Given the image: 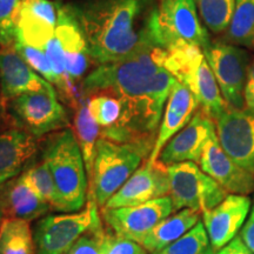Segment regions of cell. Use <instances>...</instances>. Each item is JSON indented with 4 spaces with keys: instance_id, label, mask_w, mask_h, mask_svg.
<instances>
[{
    "instance_id": "obj_1",
    "label": "cell",
    "mask_w": 254,
    "mask_h": 254,
    "mask_svg": "<svg viewBox=\"0 0 254 254\" xmlns=\"http://www.w3.org/2000/svg\"><path fill=\"white\" fill-rule=\"evenodd\" d=\"M158 47H148L120 62L99 65L81 81V95H113L123 105L122 120L101 138L120 142H145L153 136L177 79L160 65Z\"/></svg>"
},
{
    "instance_id": "obj_2",
    "label": "cell",
    "mask_w": 254,
    "mask_h": 254,
    "mask_svg": "<svg viewBox=\"0 0 254 254\" xmlns=\"http://www.w3.org/2000/svg\"><path fill=\"white\" fill-rule=\"evenodd\" d=\"M71 6L91 60L106 65L157 47L151 32V0H82Z\"/></svg>"
},
{
    "instance_id": "obj_3",
    "label": "cell",
    "mask_w": 254,
    "mask_h": 254,
    "mask_svg": "<svg viewBox=\"0 0 254 254\" xmlns=\"http://www.w3.org/2000/svg\"><path fill=\"white\" fill-rule=\"evenodd\" d=\"M159 64L194 94L200 109L217 120L227 109L213 71L199 46L182 44L168 50L157 49Z\"/></svg>"
},
{
    "instance_id": "obj_4",
    "label": "cell",
    "mask_w": 254,
    "mask_h": 254,
    "mask_svg": "<svg viewBox=\"0 0 254 254\" xmlns=\"http://www.w3.org/2000/svg\"><path fill=\"white\" fill-rule=\"evenodd\" d=\"M43 160L49 166L66 212L86 204L88 177L80 147L72 129H63L47 139Z\"/></svg>"
},
{
    "instance_id": "obj_5",
    "label": "cell",
    "mask_w": 254,
    "mask_h": 254,
    "mask_svg": "<svg viewBox=\"0 0 254 254\" xmlns=\"http://www.w3.org/2000/svg\"><path fill=\"white\" fill-rule=\"evenodd\" d=\"M152 148L153 145L145 142L120 144L100 136L90 179V194L99 207H105L107 201L122 189L146 155H150Z\"/></svg>"
},
{
    "instance_id": "obj_6",
    "label": "cell",
    "mask_w": 254,
    "mask_h": 254,
    "mask_svg": "<svg viewBox=\"0 0 254 254\" xmlns=\"http://www.w3.org/2000/svg\"><path fill=\"white\" fill-rule=\"evenodd\" d=\"M194 0H159L151 20L154 45L159 49L190 44L204 50L211 44Z\"/></svg>"
},
{
    "instance_id": "obj_7",
    "label": "cell",
    "mask_w": 254,
    "mask_h": 254,
    "mask_svg": "<svg viewBox=\"0 0 254 254\" xmlns=\"http://www.w3.org/2000/svg\"><path fill=\"white\" fill-rule=\"evenodd\" d=\"M93 196L82 211L50 214L38 221L34 231L36 254H66L79 238L103 226Z\"/></svg>"
},
{
    "instance_id": "obj_8",
    "label": "cell",
    "mask_w": 254,
    "mask_h": 254,
    "mask_svg": "<svg viewBox=\"0 0 254 254\" xmlns=\"http://www.w3.org/2000/svg\"><path fill=\"white\" fill-rule=\"evenodd\" d=\"M166 170L168 196L172 200L174 212L190 208L202 213L215 207L230 194L193 161L168 165Z\"/></svg>"
},
{
    "instance_id": "obj_9",
    "label": "cell",
    "mask_w": 254,
    "mask_h": 254,
    "mask_svg": "<svg viewBox=\"0 0 254 254\" xmlns=\"http://www.w3.org/2000/svg\"><path fill=\"white\" fill-rule=\"evenodd\" d=\"M204 55L226 103L236 109H245V92L250 57L245 49L226 41H211Z\"/></svg>"
},
{
    "instance_id": "obj_10",
    "label": "cell",
    "mask_w": 254,
    "mask_h": 254,
    "mask_svg": "<svg viewBox=\"0 0 254 254\" xmlns=\"http://www.w3.org/2000/svg\"><path fill=\"white\" fill-rule=\"evenodd\" d=\"M7 103L20 128L36 138L69 126L67 113L59 103L57 91L30 92Z\"/></svg>"
},
{
    "instance_id": "obj_11",
    "label": "cell",
    "mask_w": 254,
    "mask_h": 254,
    "mask_svg": "<svg viewBox=\"0 0 254 254\" xmlns=\"http://www.w3.org/2000/svg\"><path fill=\"white\" fill-rule=\"evenodd\" d=\"M174 212L168 195L129 207L101 208L109 231L120 238L141 244L147 234Z\"/></svg>"
},
{
    "instance_id": "obj_12",
    "label": "cell",
    "mask_w": 254,
    "mask_h": 254,
    "mask_svg": "<svg viewBox=\"0 0 254 254\" xmlns=\"http://www.w3.org/2000/svg\"><path fill=\"white\" fill-rule=\"evenodd\" d=\"M214 123L224 151L239 166L254 174V111L228 105Z\"/></svg>"
},
{
    "instance_id": "obj_13",
    "label": "cell",
    "mask_w": 254,
    "mask_h": 254,
    "mask_svg": "<svg viewBox=\"0 0 254 254\" xmlns=\"http://www.w3.org/2000/svg\"><path fill=\"white\" fill-rule=\"evenodd\" d=\"M168 190L170 185L166 166L159 160L154 164L146 160L103 208L140 205L168 195Z\"/></svg>"
},
{
    "instance_id": "obj_14",
    "label": "cell",
    "mask_w": 254,
    "mask_h": 254,
    "mask_svg": "<svg viewBox=\"0 0 254 254\" xmlns=\"http://www.w3.org/2000/svg\"><path fill=\"white\" fill-rule=\"evenodd\" d=\"M251 209L250 196L228 194L220 204L201 213L212 250L219 251L238 236Z\"/></svg>"
},
{
    "instance_id": "obj_15",
    "label": "cell",
    "mask_w": 254,
    "mask_h": 254,
    "mask_svg": "<svg viewBox=\"0 0 254 254\" xmlns=\"http://www.w3.org/2000/svg\"><path fill=\"white\" fill-rule=\"evenodd\" d=\"M199 165L206 174L213 178L230 194L247 195L254 190V174L239 166L224 151L217 131L206 142Z\"/></svg>"
},
{
    "instance_id": "obj_16",
    "label": "cell",
    "mask_w": 254,
    "mask_h": 254,
    "mask_svg": "<svg viewBox=\"0 0 254 254\" xmlns=\"http://www.w3.org/2000/svg\"><path fill=\"white\" fill-rule=\"evenodd\" d=\"M215 131L214 120L200 109L182 131L165 145L158 160L165 166L184 161L199 163L206 142Z\"/></svg>"
},
{
    "instance_id": "obj_17",
    "label": "cell",
    "mask_w": 254,
    "mask_h": 254,
    "mask_svg": "<svg viewBox=\"0 0 254 254\" xmlns=\"http://www.w3.org/2000/svg\"><path fill=\"white\" fill-rule=\"evenodd\" d=\"M56 36L62 47L69 80L75 86L85 78L91 57L80 25L69 5L58 4V24Z\"/></svg>"
},
{
    "instance_id": "obj_18",
    "label": "cell",
    "mask_w": 254,
    "mask_h": 254,
    "mask_svg": "<svg viewBox=\"0 0 254 254\" xmlns=\"http://www.w3.org/2000/svg\"><path fill=\"white\" fill-rule=\"evenodd\" d=\"M198 107L194 94L177 80L168 95L154 146L147 158L151 164L157 163L165 145L190 123Z\"/></svg>"
},
{
    "instance_id": "obj_19",
    "label": "cell",
    "mask_w": 254,
    "mask_h": 254,
    "mask_svg": "<svg viewBox=\"0 0 254 254\" xmlns=\"http://www.w3.org/2000/svg\"><path fill=\"white\" fill-rule=\"evenodd\" d=\"M0 84L5 101L30 92L56 91L55 86L38 74L11 46L0 50Z\"/></svg>"
},
{
    "instance_id": "obj_20",
    "label": "cell",
    "mask_w": 254,
    "mask_h": 254,
    "mask_svg": "<svg viewBox=\"0 0 254 254\" xmlns=\"http://www.w3.org/2000/svg\"><path fill=\"white\" fill-rule=\"evenodd\" d=\"M0 208L5 218H19L27 221L46 214L51 209L34 190L24 173L1 186Z\"/></svg>"
},
{
    "instance_id": "obj_21",
    "label": "cell",
    "mask_w": 254,
    "mask_h": 254,
    "mask_svg": "<svg viewBox=\"0 0 254 254\" xmlns=\"http://www.w3.org/2000/svg\"><path fill=\"white\" fill-rule=\"evenodd\" d=\"M37 139L23 128L0 132V185L17 177L37 153Z\"/></svg>"
},
{
    "instance_id": "obj_22",
    "label": "cell",
    "mask_w": 254,
    "mask_h": 254,
    "mask_svg": "<svg viewBox=\"0 0 254 254\" xmlns=\"http://www.w3.org/2000/svg\"><path fill=\"white\" fill-rule=\"evenodd\" d=\"M200 214L201 213L194 209H180L179 212L159 222L142 240L140 245L150 254L165 249L194 227L200 221Z\"/></svg>"
},
{
    "instance_id": "obj_23",
    "label": "cell",
    "mask_w": 254,
    "mask_h": 254,
    "mask_svg": "<svg viewBox=\"0 0 254 254\" xmlns=\"http://www.w3.org/2000/svg\"><path fill=\"white\" fill-rule=\"evenodd\" d=\"M73 126H74L73 133H74L82 158H84L87 177L88 179H91L95 153H97V144L101 136V128L92 117L90 110H88L86 98H84L82 95L80 101L75 106Z\"/></svg>"
},
{
    "instance_id": "obj_24",
    "label": "cell",
    "mask_w": 254,
    "mask_h": 254,
    "mask_svg": "<svg viewBox=\"0 0 254 254\" xmlns=\"http://www.w3.org/2000/svg\"><path fill=\"white\" fill-rule=\"evenodd\" d=\"M31 221L5 218L0 227V254H36Z\"/></svg>"
},
{
    "instance_id": "obj_25",
    "label": "cell",
    "mask_w": 254,
    "mask_h": 254,
    "mask_svg": "<svg viewBox=\"0 0 254 254\" xmlns=\"http://www.w3.org/2000/svg\"><path fill=\"white\" fill-rule=\"evenodd\" d=\"M225 40L254 50V0H236L233 18Z\"/></svg>"
},
{
    "instance_id": "obj_26",
    "label": "cell",
    "mask_w": 254,
    "mask_h": 254,
    "mask_svg": "<svg viewBox=\"0 0 254 254\" xmlns=\"http://www.w3.org/2000/svg\"><path fill=\"white\" fill-rule=\"evenodd\" d=\"M200 19L213 34L227 31L233 18L236 0H194Z\"/></svg>"
},
{
    "instance_id": "obj_27",
    "label": "cell",
    "mask_w": 254,
    "mask_h": 254,
    "mask_svg": "<svg viewBox=\"0 0 254 254\" xmlns=\"http://www.w3.org/2000/svg\"><path fill=\"white\" fill-rule=\"evenodd\" d=\"M84 98H86L88 110L100 126L101 133L116 128L119 125L123 105L116 97L106 93H95Z\"/></svg>"
},
{
    "instance_id": "obj_28",
    "label": "cell",
    "mask_w": 254,
    "mask_h": 254,
    "mask_svg": "<svg viewBox=\"0 0 254 254\" xmlns=\"http://www.w3.org/2000/svg\"><path fill=\"white\" fill-rule=\"evenodd\" d=\"M23 173L34 190L50 206L51 209L66 212L65 206H64L58 190H57L55 180H53L52 173L45 161L43 160L41 163L33 165Z\"/></svg>"
},
{
    "instance_id": "obj_29",
    "label": "cell",
    "mask_w": 254,
    "mask_h": 254,
    "mask_svg": "<svg viewBox=\"0 0 254 254\" xmlns=\"http://www.w3.org/2000/svg\"><path fill=\"white\" fill-rule=\"evenodd\" d=\"M213 252L204 222L199 221L182 238L152 254H213Z\"/></svg>"
},
{
    "instance_id": "obj_30",
    "label": "cell",
    "mask_w": 254,
    "mask_h": 254,
    "mask_svg": "<svg viewBox=\"0 0 254 254\" xmlns=\"http://www.w3.org/2000/svg\"><path fill=\"white\" fill-rule=\"evenodd\" d=\"M23 0H0V46H13Z\"/></svg>"
},
{
    "instance_id": "obj_31",
    "label": "cell",
    "mask_w": 254,
    "mask_h": 254,
    "mask_svg": "<svg viewBox=\"0 0 254 254\" xmlns=\"http://www.w3.org/2000/svg\"><path fill=\"white\" fill-rule=\"evenodd\" d=\"M14 50L17 51L19 55L21 56L25 62L31 66L32 68L36 71L38 74L41 75L44 79H46L50 84H52L53 86L58 88L59 81L57 78L55 71H53L52 66L49 62L45 52L43 50L37 49V47L28 46L26 44L20 43V41L15 40L13 44Z\"/></svg>"
},
{
    "instance_id": "obj_32",
    "label": "cell",
    "mask_w": 254,
    "mask_h": 254,
    "mask_svg": "<svg viewBox=\"0 0 254 254\" xmlns=\"http://www.w3.org/2000/svg\"><path fill=\"white\" fill-rule=\"evenodd\" d=\"M104 254H147L144 247L135 241L120 238L106 231L104 240Z\"/></svg>"
},
{
    "instance_id": "obj_33",
    "label": "cell",
    "mask_w": 254,
    "mask_h": 254,
    "mask_svg": "<svg viewBox=\"0 0 254 254\" xmlns=\"http://www.w3.org/2000/svg\"><path fill=\"white\" fill-rule=\"evenodd\" d=\"M213 254H254L246 244L244 243L240 237H236L231 243H228L226 246H224L219 251H215Z\"/></svg>"
},
{
    "instance_id": "obj_34",
    "label": "cell",
    "mask_w": 254,
    "mask_h": 254,
    "mask_svg": "<svg viewBox=\"0 0 254 254\" xmlns=\"http://www.w3.org/2000/svg\"><path fill=\"white\" fill-rule=\"evenodd\" d=\"M240 238L246 244V246L254 253V202L250 217L244 224V227L241 228Z\"/></svg>"
},
{
    "instance_id": "obj_35",
    "label": "cell",
    "mask_w": 254,
    "mask_h": 254,
    "mask_svg": "<svg viewBox=\"0 0 254 254\" xmlns=\"http://www.w3.org/2000/svg\"><path fill=\"white\" fill-rule=\"evenodd\" d=\"M244 97H245V107L254 111V62L251 64L247 72Z\"/></svg>"
},
{
    "instance_id": "obj_36",
    "label": "cell",
    "mask_w": 254,
    "mask_h": 254,
    "mask_svg": "<svg viewBox=\"0 0 254 254\" xmlns=\"http://www.w3.org/2000/svg\"><path fill=\"white\" fill-rule=\"evenodd\" d=\"M2 220H4V213H2L1 208H0V227H1V224H2Z\"/></svg>"
},
{
    "instance_id": "obj_37",
    "label": "cell",
    "mask_w": 254,
    "mask_h": 254,
    "mask_svg": "<svg viewBox=\"0 0 254 254\" xmlns=\"http://www.w3.org/2000/svg\"><path fill=\"white\" fill-rule=\"evenodd\" d=\"M0 97H1V84H0Z\"/></svg>"
},
{
    "instance_id": "obj_38",
    "label": "cell",
    "mask_w": 254,
    "mask_h": 254,
    "mask_svg": "<svg viewBox=\"0 0 254 254\" xmlns=\"http://www.w3.org/2000/svg\"><path fill=\"white\" fill-rule=\"evenodd\" d=\"M23 1H26V0H23Z\"/></svg>"
}]
</instances>
